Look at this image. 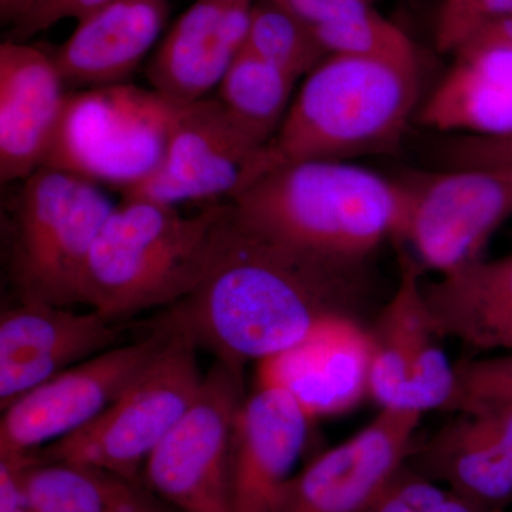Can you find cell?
Listing matches in <instances>:
<instances>
[{
    "mask_svg": "<svg viewBox=\"0 0 512 512\" xmlns=\"http://www.w3.org/2000/svg\"><path fill=\"white\" fill-rule=\"evenodd\" d=\"M170 333L121 343L77 363L2 409L0 457L28 456L100 416L160 353Z\"/></svg>",
    "mask_w": 512,
    "mask_h": 512,
    "instance_id": "12",
    "label": "cell"
},
{
    "mask_svg": "<svg viewBox=\"0 0 512 512\" xmlns=\"http://www.w3.org/2000/svg\"><path fill=\"white\" fill-rule=\"evenodd\" d=\"M244 387L215 360L190 409L148 457L143 483L175 511L232 512V436Z\"/></svg>",
    "mask_w": 512,
    "mask_h": 512,
    "instance_id": "9",
    "label": "cell"
},
{
    "mask_svg": "<svg viewBox=\"0 0 512 512\" xmlns=\"http://www.w3.org/2000/svg\"><path fill=\"white\" fill-rule=\"evenodd\" d=\"M114 207L100 185L56 168H39L23 180L9 258L19 301L82 303L87 259Z\"/></svg>",
    "mask_w": 512,
    "mask_h": 512,
    "instance_id": "5",
    "label": "cell"
},
{
    "mask_svg": "<svg viewBox=\"0 0 512 512\" xmlns=\"http://www.w3.org/2000/svg\"><path fill=\"white\" fill-rule=\"evenodd\" d=\"M407 463L494 512L512 505L510 463L487 421L473 410L454 412L429 439L414 446Z\"/></svg>",
    "mask_w": 512,
    "mask_h": 512,
    "instance_id": "22",
    "label": "cell"
},
{
    "mask_svg": "<svg viewBox=\"0 0 512 512\" xmlns=\"http://www.w3.org/2000/svg\"><path fill=\"white\" fill-rule=\"evenodd\" d=\"M245 47L296 80L328 57L312 28L274 0L254 2Z\"/></svg>",
    "mask_w": 512,
    "mask_h": 512,
    "instance_id": "25",
    "label": "cell"
},
{
    "mask_svg": "<svg viewBox=\"0 0 512 512\" xmlns=\"http://www.w3.org/2000/svg\"><path fill=\"white\" fill-rule=\"evenodd\" d=\"M180 107L127 83L67 93L45 167L131 190L163 160Z\"/></svg>",
    "mask_w": 512,
    "mask_h": 512,
    "instance_id": "6",
    "label": "cell"
},
{
    "mask_svg": "<svg viewBox=\"0 0 512 512\" xmlns=\"http://www.w3.org/2000/svg\"><path fill=\"white\" fill-rule=\"evenodd\" d=\"M421 416L380 409L355 436L293 474L275 512H365L409 460Z\"/></svg>",
    "mask_w": 512,
    "mask_h": 512,
    "instance_id": "13",
    "label": "cell"
},
{
    "mask_svg": "<svg viewBox=\"0 0 512 512\" xmlns=\"http://www.w3.org/2000/svg\"><path fill=\"white\" fill-rule=\"evenodd\" d=\"M372 340L352 316H333L298 343L261 360L256 384L281 387L309 419L349 412L369 396Z\"/></svg>",
    "mask_w": 512,
    "mask_h": 512,
    "instance_id": "15",
    "label": "cell"
},
{
    "mask_svg": "<svg viewBox=\"0 0 512 512\" xmlns=\"http://www.w3.org/2000/svg\"><path fill=\"white\" fill-rule=\"evenodd\" d=\"M238 224L218 268L151 330L183 333L244 379L249 362L284 352L323 320L359 319L367 288L365 265L318 261Z\"/></svg>",
    "mask_w": 512,
    "mask_h": 512,
    "instance_id": "1",
    "label": "cell"
},
{
    "mask_svg": "<svg viewBox=\"0 0 512 512\" xmlns=\"http://www.w3.org/2000/svg\"><path fill=\"white\" fill-rule=\"evenodd\" d=\"M168 15V0H110L77 20L53 55L64 84L90 89L124 83L153 49Z\"/></svg>",
    "mask_w": 512,
    "mask_h": 512,
    "instance_id": "20",
    "label": "cell"
},
{
    "mask_svg": "<svg viewBox=\"0 0 512 512\" xmlns=\"http://www.w3.org/2000/svg\"><path fill=\"white\" fill-rule=\"evenodd\" d=\"M512 15V0H443L436 22V45L454 53L488 25Z\"/></svg>",
    "mask_w": 512,
    "mask_h": 512,
    "instance_id": "28",
    "label": "cell"
},
{
    "mask_svg": "<svg viewBox=\"0 0 512 512\" xmlns=\"http://www.w3.org/2000/svg\"><path fill=\"white\" fill-rule=\"evenodd\" d=\"M419 97V69L329 55L306 74L265 151V171L296 161H348L399 147Z\"/></svg>",
    "mask_w": 512,
    "mask_h": 512,
    "instance_id": "4",
    "label": "cell"
},
{
    "mask_svg": "<svg viewBox=\"0 0 512 512\" xmlns=\"http://www.w3.org/2000/svg\"><path fill=\"white\" fill-rule=\"evenodd\" d=\"M402 214L396 239L421 266L450 274L477 259L512 217V174L451 167L400 181Z\"/></svg>",
    "mask_w": 512,
    "mask_h": 512,
    "instance_id": "8",
    "label": "cell"
},
{
    "mask_svg": "<svg viewBox=\"0 0 512 512\" xmlns=\"http://www.w3.org/2000/svg\"><path fill=\"white\" fill-rule=\"evenodd\" d=\"M53 56L23 42L0 46V180L45 167L67 93Z\"/></svg>",
    "mask_w": 512,
    "mask_h": 512,
    "instance_id": "18",
    "label": "cell"
},
{
    "mask_svg": "<svg viewBox=\"0 0 512 512\" xmlns=\"http://www.w3.org/2000/svg\"><path fill=\"white\" fill-rule=\"evenodd\" d=\"M295 83L284 70L244 47L221 80L217 99L252 136L268 144L291 107Z\"/></svg>",
    "mask_w": 512,
    "mask_h": 512,
    "instance_id": "24",
    "label": "cell"
},
{
    "mask_svg": "<svg viewBox=\"0 0 512 512\" xmlns=\"http://www.w3.org/2000/svg\"><path fill=\"white\" fill-rule=\"evenodd\" d=\"M19 0H2V5H3V8H12L13 5H15V3H18Z\"/></svg>",
    "mask_w": 512,
    "mask_h": 512,
    "instance_id": "36",
    "label": "cell"
},
{
    "mask_svg": "<svg viewBox=\"0 0 512 512\" xmlns=\"http://www.w3.org/2000/svg\"><path fill=\"white\" fill-rule=\"evenodd\" d=\"M420 268L409 252H400L396 289L369 329V396L380 409L450 412L457 390L456 365L441 348L443 338L431 323Z\"/></svg>",
    "mask_w": 512,
    "mask_h": 512,
    "instance_id": "10",
    "label": "cell"
},
{
    "mask_svg": "<svg viewBox=\"0 0 512 512\" xmlns=\"http://www.w3.org/2000/svg\"><path fill=\"white\" fill-rule=\"evenodd\" d=\"M419 111L421 126L463 137H512V45L483 29L453 53Z\"/></svg>",
    "mask_w": 512,
    "mask_h": 512,
    "instance_id": "19",
    "label": "cell"
},
{
    "mask_svg": "<svg viewBox=\"0 0 512 512\" xmlns=\"http://www.w3.org/2000/svg\"><path fill=\"white\" fill-rule=\"evenodd\" d=\"M28 490L33 512H177L146 484L82 464L33 461Z\"/></svg>",
    "mask_w": 512,
    "mask_h": 512,
    "instance_id": "23",
    "label": "cell"
},
{
    "mask_svg": "<svg viewBox=\"0 0 512 512\" xmlns=\"http://www.w3.org/2000/svg\"><path fill=\"white\" fill-rule=\"evenodd\" d=\"M197 350L188 336L170 333L150 365L92 423L28 456L37 464H82L143 483L148 457L200 392Z\"/></svg>",
    "mask_w": 512,
    "mask_h": 512,
    "instance_id": "7",
    "label": "cell"
},
{
    "mask_svg": "<svg viewBox=\"0 0 512 512\" xmlns=\"http://www.w3.org/2000/svg\"><path fill=\"white\" fill-rule=\"evenodd\" d=\"M308 414L281 387L256 384L235 420L231 448L232 512H275L305 450Z\"/></svg>",
    "mask_w": 512,
    "mask_h": 512,
    "instance_id": "16",
    "label": "cell"
},
{
    "mask_svg": "<svg viewBox=\"0 0 512 512\" xmlns=\"http://www.w3.org/2000/svg\"><path fill=\"white\" fill-rule=\"evenodd\" d=\"M238 228L231 201L187 215L177 205L123 197L90 251L82 305L114 323L170 308L218 268Z\"/></svg>",
    "mask_w": 512,
    "mask_h": 512,
    "instance_id": "2",
    "label": "cell"
},
{
    "mask_svg": "<svg viewBox=\"0 0 512 512\" xmlns=\"http://www.w3.org/2000/svg\"><path fill=\"white\" fill-rule=\"evenodd\" d=\"M457 390L450 412L473 402L512 403V353L468 357L456 365Z\"/></svg>",
    "mask_w": 512,
    "mask_h": 512,
    "instance_id": "29",
    "label": "cell"
},
{
    "mask_svg": "<svg viewBox=\"0 0 512 512\" xmlns=\"http://www.w3.org/2000/svg\"><path fill=\"white\" fill-rule=\"evenodd\" d=\"M299 20L315 29L369 13L370 0H274Z\"/></svg>",
    "mask_w": 512,
    "mask_h": 512,
    "instance_id": "32",
    "label": "cell"
},
{
    "mask_svg": "<svg viewBox=\"0 0 512 512\" xmlns=\"http://www.w3.org/2000/svg\"><path fill=\"white\" fill-rule=\"evenodd\" d=\"M266 146L220 100L205 97L180 107L157 170L123 197L170 205L234 200L264 174Z\"/></svg>",
    "mask_w": 512,
    "mask_h": 512,
    "instance_id": "11",
    "label": "cell"
},
{
    "mask_svg": "<svg viewBox=\"0 0 512 512\" xmlns=\"http://www.w3.org/2000/svg\"><path fill=\"white\" fill-rule=\"evenodd\" d=\"M123 323L90 309L23 302L0 315V406L64 370L120 345Z\"/></svg>",
    "mask_w": 512,
    "mask_h": 512,
    "instance_id": "14",
    "label": "cell"
},
{
    "mask_svg": "<svg viewBox=\"0 0 512 512\" xmlns=\"http://www.w3.org/2000/svg\"><path fill=\"white\" fill-rule=\"evenodd\" d=\"M30 456L0 457V512H33L28 490Z\"/></svg>",
    "mask_w": 512,
    "mask_h": 512,
    "instance_id": "33",
    "label": "cell"
},
{
    "mask_svg": "<svg viewBox=\"0 0 512 512\" xmlns=\"http://www.w3.org/2000/svg\"><path fill=\"white\" fill-rule=\"evenodd\" d=\"M365 512H494L404 464Z\"/></svg>",
    "mask_w": 512,
    "mask_h": 512,
    "instance_id": "27",
    "label": "cell"
},
{
    "mask_svg": "<svg viewBox=\"0 0 512 512\" xmlns=\"http://www.w3.org/2000/svg\"><path fill=\"white\" fill-rule=\"evenodd\" d=\"M424 298L441 338L478 352L512 353V254L440 275L424 284Z\"/></svg>",
    "mask_w": 512,
    "mask_h": 512,
    "instance_id": "21",
    "label": "cell"
},
{
    "mask_svg": "<svg viewBox=\"0 0 512 512\" xmlns=\"http://www.w3.org/2000/svg\"><path fill=\"white\" fill-rule=\"evenodd\" d=\"M446 158L453 167H478L512 174V137H458L448 144Z\"/></svg>",
    "mask_w": 512,
    "mask_h": 512,
    "instance_id": "31",
    "label": "cell"
},
{
    "mask_svg": "<svg viewBox=\"0 0 512 512\" xmlns=\"http://www.w3.org/2000/svg\"><path fill=\"white\" fill-rule=\"evenodd\" d=\"M231 202L255 234L345 266L365 265L386 239L396 238L402 214L397 181L348 161L276 165Z\"/></svg>",
    "mask_w": 512,
    "mask_h": 512,
    "instance_id": "3",
    "label": "cell"
},
{
    "mask_svg": "<svg viewBox=\"0 0 512 512\" xmlns=\"http://www.w3.org/2000/svg\"><path fill=\"white\" fill-rule=\"evenodd\" d=\"M458 410H473L487 421L503 448L512 471V403L473 402L458 407L456 412Z\"/></svg>",
    "mask_w": 512,
    "mask_h": 512,
    "instance_id": "34",
    "label": "cell"
},
{
    "mask_svg": "<svg viewBox=\"0 0 512 512\" xmlns=\"http://www.w3.org/2000/svg\"><path fill=\"white\" fill-rule=\"evenodd\" d=\"M254 0H195L148 64L153 90L178 106L205 99L247 43Z\"/></svg>",
    "mask_w": 512,
    "mask_h": 512,
    "instance_id": "17",
    "label": "cell"
},
{
    "mask_svg": "<svg viewBox=\"0 0 512 512\" xmlns=\"http://www.w3.org/2000/svg\"><path fill=\"white\" fill-rule=\"evenodd\" d=\"M484 29L491 30L495 35L503 37V39L507 40V42L512 45V15L507 16V18L495 20V22Z\"/></svg>",
    "mask_w": 512,
    "mask_h": 512,
    "instance_id": "35",
    "label": "cell"
},
{
    "mask_svg": "<svg viewBox=\"0 0 512 512\" xmlns=\"http://www.w3.org/2000/svg\"><path fill=\"white\" fill-rule=\"evenodd\" d=\"M110 0H19L12 6V40L23 42L64 19H83Z\"/></svg>",
    "mask_w": 512,
    "mask_h": 512,
    "instance_id": "30",
    "label": "cell"
},
{
    "mask_svg": "<svg viewBox=\"0 0 512 512\" xmlns=\"http://www.w3.org/2000/svg\"><path fill=\"white\" fill-rule=\"evenodd\" d=\"M312 30L328 56L363 57L419 69L416 47L410 37L375 10Z\"/></svg>",
    "mask_w": 512,
    "mask_h": 512,
    "instance_id": "26",
    "label": "cell"
}]
</instances>
